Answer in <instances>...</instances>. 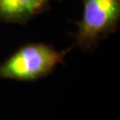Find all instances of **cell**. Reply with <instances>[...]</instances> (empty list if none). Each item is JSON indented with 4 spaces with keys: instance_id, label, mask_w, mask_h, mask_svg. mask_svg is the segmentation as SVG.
<instances>
[{
    "instance_id": "1",
    "label": "cell",
    "mask_w": 120,
    "mask_h": 120,
    "mask_svg": "<svg viewBox=\"0 0 120 120\" xmlns=\"http://www.w3.org/2000/svg\"><path fill=\"white\" fill-rule=\"evenodd\" d=\"M66 52L44 43L27 44L0 65V78L34 81L46 77L63 61Z\"/></svg>"
},
{
    "instance_id": "2",
    "label": "cell",
    "mask_w": 120,
    "mask_h": 120,
    "mask_svg": "<svg viewBox=\"0 0 120 120\" xmlns=\"http://www.w3.org/2000/svg\"><path fill=\"white\" fill-rule=\"evenodd\" d=\"M83 14L77 22L76 45L81 49H91L98 41L118 28L120 0H82Z\"/></svg>"
},
{
    "instance_id": "3",
    "label": "cell",
    "mask_w": 120,
    "mask_h": 120,
    "mask_svg": "<svg viewBox=\"0 0 120 120\" xmlns=\"http://www.w3.org/2000/svg\"><path fill=\"white\" fill-rule=\"evenodd\" d=\"M50 0H0V20L25 24L49 8Z\"/></svg>"
}]
</instances>
